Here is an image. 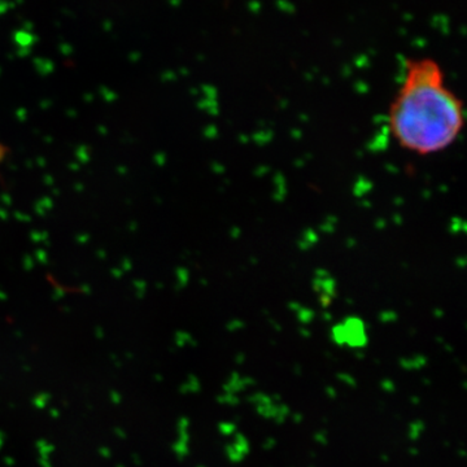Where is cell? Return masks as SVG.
<instances>
[{
	"instance_id": "obj_1",
	"label": "cell",
	"mask_w": 467,
	"mask_h": 467,
	"mask_svg": "<svg viewBox=\"0 0 467 467\" xmlns=\"http://www.w3.org/2000/svg\"><path fill=\"white\" fill-rule=\"evenodd\" d=\"M387 125L400 149L418 156L436 155L459 140L466 125L465 104L445 84L435 61H410L389 104Z\"/></svg>"
}]
</instances>
